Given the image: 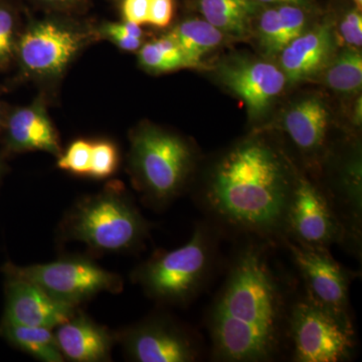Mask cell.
Wrapping results in <instances>:
<instances>
[{
  "label": "cell",
  "instance_id": "1",
  "mask_svg": "<svg viewBox=\"0 0 362 362\" xmlns=\"http://www.w3.org/2000/svg\"><path fill=\"white\" fill-rule=\"evenodd\" d=\"M276 245L242 240L223 285L207 309L211 358L271 362L287 350L295 285L275 263Z\"/></svg>",
  "mask_w": 362,
  "mask_h": 362
},
{
  "label": "cell",
  "instance_id": "2",
  "mask_svg": "<svg viewBox=\"0 0 362 362\" xmlns=\"http://www.w3.org/2000/svg\"><path fill=\"white\" fill-rule=\"evenodd\" d=\"M298 175L282 150L250 138L214 162L197 206L223 237L280 247Z\"/></svg>",
  "mask_w": 362,
  "mask_h": 362
},
{
  "label": "cell",
  "instance_id": "3",
  "mask_svg": "<svg viewBox=\"0 0 362 362\" xmlns=\"http://www.w3.org/2000/svg\"><path fill=\"white\" fill-rule=\"evenodd\" d=\"M220 230L204 220L194 226L190 240L173 251L157 252L133 273L143 291L158 303L185 306L206 289L218 269Z\"/></svg>",
  "mask_w": 362,
  "mask_h": 362
},
{
  "label": "cell",
  "instance_id": "4",
  "mask_svg": "<svg viewBox=\"0 0 362 362\" xmlns=\"http://www.w3.org/2000/svg\"><path fill=\"white\" fill-rule=\"evenodd\" d=\"M66 240L94 251H137L148 239L150 225L122 188H106L71 207L62 226Z\"/></svg>",
  "mask_w": 362,
  "mask_h": 362
},
{
  "label": "cell",
  "instance_id": "5",
  "mask_svg": "<svg viewBox=\"0 0 362 362\" xmlns=\"http://www.w3.org/2000/svg\"><path fill=\"white\" fill-rule=\"evenodd\" d=\"M194 161L189 143L173 133L146 126L133 135L131 168L152 209H164L182 194Z\"/></svg>",
  "mask_w": 362,
  "mask_h": 362
},
{
  "label": "cell",
  "instance_id": "6",
  "mask_svg": "<svg viewBox=\"0 0 362 362\" xmlns=\"http://www.w3.org/2000/svg\"><path fill=\"white\" fill-rule=\"evenodd\" d=\"M287 350L294 362H344L354 356L356 331L350 313L296 294L288 319Z\"/></svg>",
  "mask_w": 362,
  "mask_h": 362
},
{
  "label": "cell",
  "instance_id": "7",
  "mask_svg": "<svg viewBox=\"0 0 362 362\" xmlns=\"http://www.w3.org/2000/svg\"><path fill=\"white\" fill-rule=\"evenodd\" d=\"M4 271L7 276L30 281L52 297L74 306L100 293H119L123 289L120 276L84 258L63 259L25 267L8 264Z\"/></svg>",
  "mask_w": 362,
  "mask_h": 362
},
{
  "label": "cell",
  "instance_id": "8",
  "mask_svg": "<svg viewBox=\"0 0 362 362\" xmlns=\"http://www.w3.org/2000/svg\"><path fill=\"white\" fill-rule=\"evenodd\" d=\"M119 340L131 361L137 362H194L204 351L194 330L165 314L134 324Z\"/></svg>",
  "mask_w": 362,
  "mask_h": 362
},
{
  "label": "cell",
  "instance_id": "9",
  "mask_svg": "<svg viewBox=\"0 0 362 362\" xmlns=\"http://www.w3.org/2000/svg\"><path fill=\"white\" fill-rule=\"evenodd\" d=\"M306 246L346 247L344 228L316 182L298 175L286 221L285 238Z\"/></svg>",
  "mask_w": 362,
  "mask_h": 362
},
{
  "label": "cell",
  "instance_id": "10",
  "mask_svg": "<svg viewBox=\"0 0 362 362\" xmlns=\"http://www.w3.org/2000/svg\"><path fill=\"white\" fill-rule=\"evenodd\" d=\"M287 250L304 284V292L328 308L350 313L349 289L357 272L345 268L330 254L329 249L298 244L284 239Z\"/></svg>",
  "mask_w": 362,
  "mask_h": 362
},
{
  "label": "cell",
  "instance_id": "11",
  "mask_svg": "<svg viewBox=\"0 0 362 362\" xmlns=\"http://www.w3.org/2000/svg\"><path fill=\"white\" fill-rule=\"evenodd\" d=\"M87 42V33L52 21L28 28L16 47L23 70L42 78L58 77Z\"/></svg>",
  "mask_w": 362,
  "mask_h": 362
},
{
  "label": "cell",
  "instance_id": "12",
  "mask_svg": "<svg viewBox=\"0 0 362 362\" xmlns=\"http://www.w3.org/2000/svg\"><path fill=\"white\" fill-rule=\"evenodd\" d=\"M6 305L2 322L56 328L68 321L78 306L66 303L23 279L7 276Z\"/></svg>",
  "mask_w": 362,
  "mask_h": 362
},
{
  "label": "cell",
  "instance_id": "13",
  "mask_svg": "<svg viewBox=\"0 0 362 362\" xmlns=\"http://www.w3.org/2000/svg\"><path fill=\"white\" fill-rule=\"evenodd\" d=\"M223 84L244 101L252 116L259 115L284 89V71L266 62L235 61L221 66Z\"/></svg>",
  "mask_w": 362,
  "mask_h": 362
},
{
  "label": "cell",
  "instance_id": "14",
  "mask_svg": "<svg viewBox=\"0 0 362 362\" xmlns=\"http://www.w3.org/2000/svg\"><path fill=\"white\" fill-rule=\"evenodd\" d=\"M64 358L74 362H102L111 358L115 337L108 328L77 310L54 332Z\"/></svg>",
  "mask_w": 362,
  "mask_h": 362
},
{
  "label": "cell",
  "instance_id": "15",
  "mask_svg": "<svg viewBox=\"0 0 362 362\" xmlns=\"http://www.w3.org/2000/svg\"><path fill=\"white\" fill-rule=\"evenodd\" d=\"M334 37L328 23L316 26L292 40L281 51V66L287 81L307 80L330 63Z\"/></svg>",
  "mask_w": 362,
  "mask_h": 362
},
{
  "label": "cell",
  "instance_id": "16",
  "mask_svg": "<svg viewBox=\"0 0 362 362\" xmlns=\"http://www.w3.org/2000/svg\"><path fill=\"white\" fill-rule=\"evenodd\" d=\"M7 143L13 151H45L61 156L58 135L40 103L11 114L7 122Z\"/></svg>",
  "mask_w": 362,
  "mask_h": 362
},
{
  "label": "cell",
  "instance_id": "17",
  "mask_svg": "<svg viewBox=\"0 0 362 362\" xmlns=\"http://www.w3.org/2000/svg\"><path fill=\"white\" fill-rule=\"evenodd\" d=\"M283 125L300 151L310 158H320L329 125V113L322 100L309 97L298 102L286 113Z\"/></svg>",
  "mask_w": 362,
  "mask_h": 362
},
{
  "label": "cell",
  "instance_id": "18",
  "mask_svg": "<svg viewBox=\"0 0 362 362\" xmlns=\"http://www.w3.org/2000/svg\"><path fill=\"white\" fill-rule=\"evenodd\" d=\"M257 11V0H199V11L207 23L237 39L250 35Z\"/></svg>",
  "mask_w": 362,
  "mask_h": 362
},
{
  "label": "cell",
  "instance_id": "19",
  "mask_svg": "<svg viewBox=\"0 0 362 362\" xmlns=\"http://www.w3.org/2000/svg\"><path fill=\"white\" fill-rule=\"evenodd\" d=\"M169 37L180 47L188 68H202V59L221 45L223 33L206 21L188 20L175 26Z\"/></svg>",
  "mask_w": 362,
  "mask_h": 362
},
{
  "label": "cell",
  "instance_id": "20",
  "mask_svg": "<svg viewBox=\"0 0 362 362\" xmlns=\"http://www.w3.org/2000/svg\"><path fill=\"white\" fill-rule=\"evenodd\" d=\"M1 334L16 349L40 361H65L51 328L2 322Z\"/></svg>",
  "mask_w": 362,
  "mask_h": 362
},
{
  "label": "cell",
  "instance_id": "21",
  "mask_svg": "<svg viewBox=\"0 0 362 362\" xmlns=\"http://www.w3.org/2000/svg\"><path fill=\"white\" fill-rule=\"evenodd\" d=\"M324 81L331 89L344 94L361 90L362 86V56L359 49L347 47L326 66Z\"/></svg>",
  "mask_w": 362,
  "mask_h": 362
},
{
  "label": "cell",
  "instance_id": "22",
  "mask_svg": "<svg viewBox=\"0 0 362 362\" xmlns=\"http://www.w3.org/2000/svg\"><path fill=\"white\" fill-rule=\"evenodd\" d=\"M138 59L140 65L151 73H168L188 68L180 47L168 35L140 47Z\"/></svg>",
  "mask_w": 362,
  "mask_h": 362
},
{
  "label": "cell",
  "instance_id": "23",
  "mask_svg": "<svg viewBox=\"0 0 362 362\" xmlns=\"http://www.w3.org/2000/svg\"><path fill=\"white\" fill-rule=\"evenodd\" d=\"M118 165V149L114 143L108 140L92 142L90 177L95 180H104L114 175Z\"/></svg>",
  "mask_w": 362,
  "mask_h": 362
},
{
  "label": "cell",
  "instance_id": "24",
  "mask_svg": "<svg viewBox=\"0 0 362 362\" xmlns=\"http://www.w3.org/2000/svg\"><path fill=\"white\" fill-rule=\"evenodd\" d=\"M92 142L76 140L64 154L59 156L58 168L73 175L89 176Z\"/></svg>",
  "mask_w": 362,
  "mask_h": 362
},
{
  "label": "cell",
  "instance_id": "25",
  "mask_svg": "<svg viewBox=\"0 0 362 362\" xmlns=\"http://www.w3.org/2000/svg\"><path fill=\"white\" fill-rule=\"evenodd\" d=\"M259 35L261 44L268 54L283 49V28L277 9H267L259 16Z\"/></svg>",
  "mask_w": 362,
  "mask_h": 362
},
{
  "label": "cell",
  "instance_id": "26",
  "mask_svg": "<svg viewBox=\"0 0 362 362\" xmlns=\"http://www.w3.org/2000/svg\"><path fill=\"white\" fill-rule=\"evenodd\" d=\"M283 28V49L303 35L306 26V16L302 7L283 4L277 8Z\"/></svg>",
  "mask_w": 362,
  "mask_h": 362
},
{
  "label": "cell",
  "instance_id": "27",
  "mask_svg": "<svg viewBox=\"0 0 362 362\" xmlns=\"http://www.w3.org/2000/svg\"><path fill=\"white\" fill-rule=\"evenodd\" d=\"M338 35L349 49H359L362 45L361 9L356 8L345 13L338 25Z\"/></svg>",
  "mask_w": 362,
  "mask_h": 362
},
{
  "label": "cell",
  "instance_id": "28",
  "mask_svg": "<svg viewBox=\"0 0 362 362\" xmlns=\"http://www.w3.org/2000/svg\"><path fill=\"white\" fill-rule=\"evenodd\" d=\"M13 13L0 6V68L8 65L16 52Z\"/></svg>",
  "mask_w": 362,
  "mask_h": 362
},
{
  "label": "cell",
  "instance_id": "29",
  "mask_svg": "<svg viewBox=\"0 0 362 362\" xmlns=\"http://www.w3.org/2000/svg\"><path fill=\"white\" fill-rule=\"evenodd\" d=\"M173 0H149L147 23L156 28H165L173 21Z\"/></svg>",
  "mask_w": 362,
  "mask_h": 362
},
{
  "label": "cell",
  "instance_id": "30",
  "mask_svg": "<svg viewBox=\"0 0 362 362\" xmlns=\"http://www.w3.org/2000/svg\"><path fill=\"white\" fill-rule=\"evenodd\" d=\"M149 0H124L122 11L125 21L137 25H147Z\"/></svg>",
  "mask_w": 362,
  "mask_h": 362
},
{
  "label": "cell",
  "instance_id": "31",
  "mask_svg": "<svg viewBox=\"0 0 362 362\" xmlns=\"http://www.w3.org/2000/svg\"><path fill=\"white\" fill-rule=\"evenodd\" d=\"M102 35L108 37L113 44L120 47L123 51L134 52L136 49H140L142 45L141 39L138 37H130V35H123V33L116 32L112 30L108 25H105L102 28Z\"/></svg>",
  "mask_w": 362,
  "mask_h": 362
},
{
  "label": "cell",
  "instance_id": "32",
  "mask_svg": "<svg viewBox=\"0 0 362 362\" xmlns=\"http://www.w3.org/2000/svg\"><path fill=\"white\" fill-rule=\"evenodd\" d=\"M257 1L263 2V4H289V6L299 7L306 6L309 4V0H257Z\"/></svg>",
  "mask_w": 362,
  "mask_h": 362
},
{
  "label": "cell",
  "instance_id": "33",
  "mask_svg": "<svg viewBox=\"0 0 362 362\" xmlns=\"http://www.w3.org/2000/svg\"><path fill=\"white\" fill-rule=\"evenodd\" d=\"M39 1L49 4H73L76 0H39Z\"/></svg>",
  "mask_w": 362,
  "mask_h": 362
},
{
  "label": "cell",
  "instance_id": "34",
  "mask_svg": "<svg viewBox=\"0 0 362 362\" xmlns=\"http://www.w3.org/2000/svg\"><path fill=\"white\" fill-rule=\"evenodd\" d=\"M352 1H354V4H356L357 8L361 9L362 0H352Z\"/></svg>",
  "mask_w": 362,
  "mask_h": 362
},
{
  "label": "cell",
  "instance_id": "35",
  "mask_svg": "<svg viewBox=\"0 0 362 362\" xmlns=\"http://www.w3.org/2000/svg\"><path fill=\"white\" fill-rule=\"evenodd\" d=\"M2 173H4V162L0 158V178H1Z\"/></svg>",
  "mask_w": 362,
  "mask_h": 362
}]
</instances>
